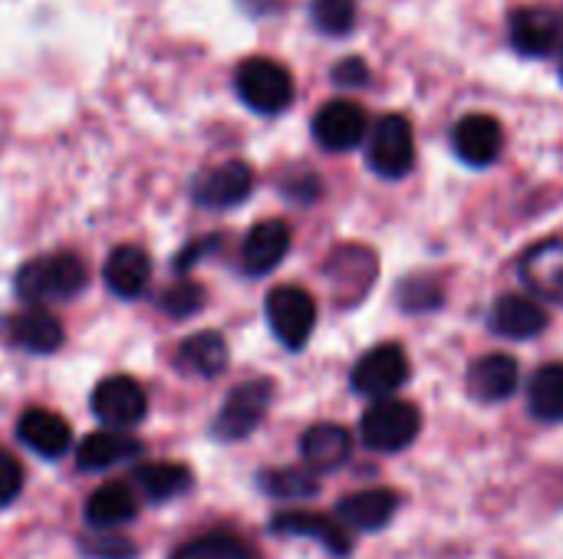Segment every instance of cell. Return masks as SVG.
<instances>
[{
  "instance_id": "8992f818",
  "label": "cell",
  "mask_w": 563,
  "mask_h": 559,
  "mask_svg": "<svg viewBox=\"0 0 563 559\" xmlns=\"http://www.w3.org/2000/svg\"><path fill=\"white\" fill-rule=\"evenodd\" d=\"M416 165V135L406 115H383L369 135V168L383 178H406Z\"/></svg>"
},
{
  "instance_id": "ba28073f",
  "label": "cell",
  "mask_w": 563,
  "mask_h": 559,
  "mask_svg": "<svg viewBox=\"0 0 563 559\" xmlns=\"http://www.w3.org/2000/svg\"><path fill=\"white\" fill-rule=\"evenodd\" d=\"M406 379H409V356L396 343H383L369 349L353 369V389L369 399L393 395Z\"/></svg>"
},
{
  "instance_id": "44dd1931",
  "label": "cell",
  "mask_w": 563,
  "mask_h": 559,
  "mask_svg": "<svg viewBox=\"0 0 563 559\" xmlns=\"http://www.w3.org/2000/svg\"><path fill=\"white\" fill-rule=\"evenodd\" d=\"M396 511H399V497L386 488H369L336 504V517L353 530H383Z\"/></svg>"
},
{
  "instance_id": "7402d4cb",
  "label": "cell",
  "mask_w": 563,
  "mask_h": 559,
  "mask_svg": "<svg viewBox=\"0 0 563 559\" xmlns=\"http://www.w3.org/2000/svg\"><path fill=\"white\" fill-rule=\"evenodd\" d=\"M139 514V491L129 481H109L86 501V521L96 530L122 527Z\"/></svg>"
},
{
  "instance_id": "d6a6232c",
  "label": "cell",
  "mask_w": 563,
  "mask_h": 559,
  "mask_svg": "<svg viewBox=\"0 0 563 559\" xmlns=\"http://www.w3.org/2000/svg\"><path fill=\"white\" fill-rule=\"evenodd\" d=\"M82 550L96 559H129L135 557V547L122 537H102V540H82Z\"/></svg>"
},
{
  "instance_id": "5b68a950",
  "label": "cell",
  "mask_w": 563,
  "mask_h": 559,
  "mask_svg": "<svg viewBox=\"0 0 563 559\" xmlns=\"http://www.w3.org/2000/svg\"><path fill=\"white\" fill-rule=\"evenodd\" d=\"M267 323L271 333L280 339V346L287 349H303L313 326H317V303L303 287H274L267 293Z\"/></svg>"
},
{
  "instance_id": "4dcf8cb0",
  "label": "cell",
  "mask_w": 563,
  "mask_h": 559,
  "mask_svg": "<svg viewBox=\"0 0 563 559\" xmlns=\"http://www.w3.org/2000/svg\"><path fill=\"white\" fill-rule=\"evenodd\" d=\"M205 306V287L201 283H175L162 293V310L175 320H185Z\"/></svg>"
},
{
  "instance_id": "cb8c5ba5",
  "label": "cell",
  "mask_w": 563,
  "mask_h": 559,
  "mask_svg": "<svg viewBox=\"0 0 563 559\" xmlns=\"http://www.w3.org/2000/svg\"><path fill=\"white\" fill-rule=\"evenodd\" d=\"M139 451L142 445L132 435H125V428H102L82 438V445L76 448V461L82 471H102L135 458Z\"/></svg>"
},
{
  "instance_id": "52a82bcc",
  "label": "cell",
  "mask_w": 563,
  "mask_h": 559,
  "mask_svg": "<svg viewBox=\"0 0 563 559\" xmlns=\"http://www.w3.org/2000/svg\"><path fill=\"white\" fill-rule=\"evenodd\" d=\"M148 399L142 385L129 376H109L92 392V415L106 428H132L145 418Z\"/></svg>"
},
{
  "instance_id": "7c38bea8",
  "label": "cell",
  "mask_w": 563,
  "mask_h": 559,
  "mask_svg": "<svg viewBox=\"0 0 563 559\" xmlns=\"http://www.w3.org/2000/svg\"><path fill=\"white\" fill-rule=\"evenodd\" d=\"M511 30V43L518 53L525 56H548L561 46L563 40V20L551 10H538V7H525L515 10L508 20Z\"/></svg>"
},
{
  "instance_id": "603a6c76",
  "label": "cell",
  "mask_w": 563,
  "mask_h": 559,
  "mask_svg": "<svg viewBox=\"0 0 563 559\" xmlns=\"http://www.w3.org/2000/svg\"><path fill=\"white\" fill-rule=\"evenodd\" d=\"M148 277H152V260L135 244L115 247L106 260V287L122 300H135L148 287Z\"/></svg>"
},
{
  "instance_id": "5bb4252c",
  "label": "cell",
  "mask_w": 563,
  "mask_h": 559,
  "mask_svg": "<svg viewBox=\"0 0 563 559\" xmlns=\"http://www.w3.org/2000/svg\"><path fill=\"white\" fill-rule=\"evenodd\" d=\"M290 250V227L284 221H261L247 231L244 247H241V264L244 273L251 277H264L274 267H280V260Z\"/></svg>"
},
{
  "instance_id": "8fae6325",
  "label": "cell",
  "mask_w": 563,
  "mask_h": 559,
  "mask_svg": "<svg viewBox=\"0 0 563 559\" xmlns=\"http://www.w3.org/2000/svg\"><path fill=\"white\" fill-rule=\"evenodd\" d=\"M254 191V171L247 161H221L195 181V201L205 208H234Z\"/></svg>"
},
{
  "instance_id": "9a60e30c",
  "label": "cell",
  "mask_w": 563,
  "mask_h": 559,
  "mask_svg": "<svg viewBox=\"0 0 563 559\" xmlns=\"http://www.w3.org/2000/svg\"><path fill=\"white\" fill-rule=\"evenodd\" d=\"M274 534H287V537H313L320 540L333 557H346L353 550L350 544V530L340 517H323V514H307V511H287L277 514L271 524Z\"/></svg>"
},
{
  "instance_id": "f1b7e54d",
  "label": "cell",
  "mask_w": 563,
  "mask_h": 559,
  "mask_svg": "<svg viewBox=\"0 0 563 559\" xmlns=\"http://www.w3.org/2000/svg\"><path fill=\"white\" fill-rule=\"evenodd\" d=\"M261 488L271 497H313L320 491V481L310 471L300 468H284V471H267L261 474Z\"/></svg>"
},
{
  "instance_id": "83f0119b",
  "label": "cell",
  "mask_w": 563,
  "mask_h": 559,
  "mask_svg": "<svg viewBox=\"0 0 563 559\" xmlns=\"http://www.w3.org/2000/svg\"><path fill=\"white\" fill-rule=\"evenodd\" d=\"M172 559H257V554L234 534H205L181 544Z\"/></svg>"
},
{
  "instance_id": "836d02e7",
  "label": "cell",
  "mask_w": 563,
  "mask_h": 559,
  "mask_svg": "<svg viewBox=\"0 0 563 559\" xmlns=\"http://www.w3.org/2000/svg\"><path fill=\"white\" fill-rule=\"evenodd\" d=\"M333 82L336 86H366L369 82V66L360 56H350L340 66H333Z\"/></svg>"
},
{
  "instance_id": "2e32d148",
  "label": "cell",
  "mask_w": 563,
  "mask_h": 559,
  "mask_svg": "<svg viewBox=\"0 0 563 559\" xmlns=\"http://www.w3.org/2000/svg\"><path fill=\"white\" fill-rule=\"evenodd\" d=\"M492 329L505 339H531L548 329V313L525 293H505L492 306Z\"/></svg>"
},
{
  "instance_id": "ffe728a7",
  "label": "cell",
  "mask_w": 563,
  "mask_h": 559,
  "mask_svg": "<svg viewBox=\"0 0 563 559\" xmlns=\"http://www.w3.org/2000/svg\"><path fill=\"white\" fill-rule=\"evenodd\" d=\"M300 455L310 471H340L353 455V438L340 425H313L300 438Z\"/></svg>"
},
{
  "instance_id": "4316f807",
  "label": "cell",
  "mask_w": 563,
  "mask_h": 559,
  "mask_svg": "<svg viewBox=\"0 0 563 559\" xmlns=\"http://www.w3.org/2000/svg\"><path fill=\"white\" fill-rule=\"evenodd\" d=\"M531 412L541 422H563V366L551 362L531 379Z\"/></svg>"
},
{
  "instance_id": "d590c367",
  "label": "cell",
  "mask_w": 563,
  "mask_h": 559,
  "mask_svg": "<svg viewBox=\"0 0 563 559\" xmlns=\"http://www.w3.org/2000/svg\"><path fill=\"white\" fill-rule=\"evenodd\" d=\"M561 79H563V63H561Z\"/></svg>"
},
{
  "instance_id": "e0dca14e",
  "label": "cell",
  "mask_w": 563,
  "mask_h": 559,
  "mask_svg": "<svg viewBox=\"0 0 563 559\" xmlns=\"http://www.w3.org/2000/svg\"><path fill=\"white\" fill-rule=\"evenodd\" d=\"M521 280L531 293L563 303V241H544L521 257Z\"/></svg>"
},
{
  "instance_id": "3957f363",
  "label": "cell",
  "mask_w": 563,
  "mask_h": 559,
  "mask_svg": "<svg viewBox=\"0 0 563 559\" xmlns=\"http://www.w3.org/2000/svg\"><path fill=\"white\" fill-rule=\"evenodd\" d=\"M422 428V415L412 402L406 399H376L366 415H363V441L373 448V451H402L416 441Z\"/></svg>"
},
{
  "instance_id": "d6986e66",
  "label": "cell",
  "mask_w": 563,
  "mask_h": 559,
  "mask_svg": "<svg viewBox=\"0 0 563 559\" xmlns=\"http://www.w3.org/2000/svg\"><path fill=\"white\" fill-rule=\"evenodd\" d=\"M518 389V362L505 353L482 356L468 369V392L478 402H505Z\"/></svg>"
},
{
  "instance_id": "f546056e",
  "label": "cell",
  "mask_w": 563,
  "mask_h": 559,
  "mask_svg": "<svg viewBox=\"0 0 563 559\" xmlns=\"http://www.w3.org/2000/svg\"><path fill=\"white\" fill-rule=\"evenodd\" d=\"M310 16H313L317 30H323L330 36H343L356 23V0H313Z\"/></svg>"
},
{
  "instance_id": "4fadbf2b",
  "label": "cell",
  "mask_w": 563,
  "mask_h": 559,
  "mask_svg": "<svg viewBox=\"0 0 563 559\" xmlns=\"http://www.w3.org/2000/svg\"><path fill=\"white\" fill-rule=\"evenodd\" d=\"M452 145L459 152V158L465 165H475V168H485L492 165L501 148H505V132H501V122L492 119V115H465L455 132H452Z\"/></svg>"
},
{
  "instance_id": "30bf717a",
  "label": "cell",
  "mask_w": 563,
  "mask_h": 559,
  "mask_svg": "<svg viewBox=\"0 0 563 559\" xmlns=\"http://www.w3.org/2000/svg\"><path fill=\"white\" fill-rule=\"evenodd\" d=\"M0 336L23 353L49 356L63 346V323L43 306H30L23 313H10L0 326Z\"/></svg>"
},
{
  "instance_id": "ac0fdd59",
  "label": "cell",
  "mask_w": 563,
  "mask_h": 559,
  "mask_svg": "<svg viewBox=\"0 0 563 559\" xmlns=\"http://www.w3.org/2000/svg\"><path fill=\"white\" fill-rule=\"evenodd\" d=\"M16 438L40 458H63L73 445V432H69L66 418H59L56 412H46V409L23 412V418L16 422Z\"/></svg>"
},
{
  "instance_id": "7a4b0ae2",
  "label": "cell",
  "mask_w": 563,
  "mask_h": 559,
  "mask_svg": "<svg viewBox=\"0 0 563 559\" xmlns=\"http://www.w3.org/2000/svg\"><path fill=\"white\" fill-rule=\"evenodd\" d=\"M238 96L244 99V105H251L261 115H277L294 102V76L287 72V66L267 59V56H251L238 66L234 76Z\"/></svg>"
},
{
  "instance_id": "9c48e42d",
  "label": "cell",
  "mask_w": 563,
  "mask_h": 559,
  "mask_svg": "<svg viewBox=\"0 0 563 559\" xmlns=\"http://www.w3.org/2000/svg\"><path fill=\"white\" fill-rule=\"evenodd\" d=\"M366 112L350 99H333L313 115V138L327 152H350L366 138Z\"/></svg>"
},
{
  "instance_id": "d4e9b609",
  "label": "cell",
  "mask_w": 563,
  "mask_h": 559,
  "mask_svg": "<svg viewBox=\"0 0 563 559\" xmlns=\"http://www.w3.org/2000/svg\"><path fill=\"white\" fill-rule=\"evenodd\" d=\"M178 366L191 376L214 379L228 369V343L218 333H195L178 346Z\"/></svg>"
},
{
  "instance_id": "484cf974",
  "label": "cell",
  "mask_w": 563,
  "mask_h": 559,
  "mask_svg": "<svg viewBox=\"0 0 563 559\" xmlns=\"http://www.w3.org/2000/svg\"><path fill=\"white\" fill-rule=\"evenodd\" d=\"M132 484H135V491L142 497L162 504V501H172V497H178V494H185L191 488V471L185 465H175V461L142 465V468H135Z\"/></svg>"
},
{
  "instance_id": "e575fe53",
  "label": "cell",
  "mask_w": 563,
  "mask_h": 559,
  "mask_svg": "<svg viewBox=\"0 0 563 559\" xmlns=\"http://www.w3.org/2000/svg\"><path fill=\"white\" fill-rule=\"evenodd\" d=\"M218 241H221V237H198V241H191V244L175 257V270H178V273L191 270L198 257H205L208 250H214V247H218Z\"/></svg>"
},
{
  "instance_id": "6da1fadb",
  "label": "cell",
  "mask_w": 563,
  "mask_h": 559,
  "mask_svg": "<svg viewBox=\"0 0 563 559\" xmlns=\"http://www.w3.org/2000/svg\"><path fill=\"white\" fill-rule=\"evenodd\" d=\"M89 273L86 264L76 254H46L36 260H26L16 270V297L26 306H46V303H59L76 297L86 287Z\"/></svg>"
},
{
  "instance_id": "1f68e13d",
  "label": "cell",
  "mask_w": 563,
  "mask_h": 559,
  "mask_svg": "<svg viewBox=\"0 0 563 559\" xmlns=\"http://www.w3.org/2000/svg\"><path fill=\"white\" fill-rule=\"evenodd\" d=\"M20 491H23V468L10 451L0 448V507L13 504Z\"/></svg>"
},
{
  "instance_id": "277c9868",
  "label": "cell",
  "mask_w": 563,
  "mask_h": 559,
  "mask_svg": "<svg viewBox=\"0 0 563 559\" xmlns=\"http://www.w3.org/2000/svg\"><path fill=\"white\" fill-rule=\"evenodd\" d=\"M271 399H274V382L271 379H251V382H241L221 405L214 425H211V435L218 441H241L247 438L267 415L271 409Z\"/></svg>"
}]
</instances>
